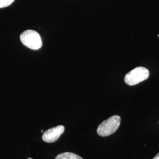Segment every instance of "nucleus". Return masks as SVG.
Wrapping results in <instances>:
<instances>
[{"label": "nucleus", "mask_w": 159, "mask_h": 159, "mask_svg": "<svg viewBox=\"0 0 159 159\" xmlns=\"http://www.w3.org/2000/svg\"><path fill=\"white\" fill-rule=\"evenodd\" d=\"M31 159V158H29V159Z\"/></svg>", "instance_id": "obj_9"}, {"label": "nucleus", "mask_w": 159, "mask_h": 159, "mask_svg": "<svg viewBox=\"0 0 159 159\" xmlns=\"http://www.w3.org/2000/svg\"><path fill=\"white\" fill-rule=\"evenodd\" d=\"M20 40L23 44L31 50H39L42 46L40 34L32 30H27L20 35Z\"/></svg>", "instance_id": "obj_2"}, {"label": "nucleus", "mask_w": 159, "mask_h": 159, "mask_svg": "<svg viewBox=\"0 0 159 159\" xmlns=\"http://www.w3.org/2000/svg\"><path fill=\"white\" fill-rule=\"evenodd\" d=\"M41 133H43V132H44V130H42L41 131Z\"/></svg>", "instance_id": "obj_8"}, {"label": "nucleus", "mask_w": 159, "mask_h": 159, "mask_svg": "<svg viewBox=\"0 0 159 159\" xmlns=\"http://www.w3.org/2000/svg\"><path fill=\"white\" fill-rule=\"evenodd\" d=\"M153 159H159V153L157 154Z\"/></svg>", "instance_id": "obj_7"}, {"label": "nucleus", "mask_w": 159, "mask_h": 159, "mask_svg": "<svg viewBox=\"0 0 159 159\" xmlns=\"http://www.w3.org/2000/svg\"><path fill=\"white\" fill-rule=\"evenodd\" d=\"M158 37H159V35H158Z\"/></svg>", "instance_id": "obj_10"}, {"label": "nucleus", "mask_w": 159, "mask_h": 159, "mask_svg": "<svg viewBox=\"0 0 159 159\" xmlns=\"http://www.w3.org/2000/svg\"><path fill=\"white\" fill-rule=\"evenodd\" d=\"M121 123V118L119 116L114 115L98 125L97 132L100 136H108L117 131Z\"/></svg>", "instance_id": "obj_1"}, {"label": "nucleus", "mask_w": 159, "mask_h": 159, "mask_svg": "<svg viewBox=\"0 0 159 159\" xmlns=\"http://www.w3.org/2000/svg\"><path fill=\"white\" fill-rule=\"evenodd\" d=\"M64 130L65 128L63 125H58L52 127L44 132L42 139L45 142H55L63 134Z\"/></svg>", "instance_id": "obj_4"}, {"label": "nucleus", "mask_w": 159, "mask_h": 159, "mask_svg": "<svg viewBox=\"0 0 159 159\" xmlns=\"http://www.w3.org/2000/svg\"><path fill=\"white\" fill-rule=\"evenodd\" d=\"M14 0H0V8H4L10 6Z\"/></svg>", "instance_id": "obj_6"}, {"label": "nucleus", "mask_w": 159, "mask_h": 159, "mask_svg": "<svg viewBox=\"0 0 159 159\" xmlns=\"http://www.w3.org/2000/svg\"><path fill=\"white\" fill-rule=\"evenodd\" d=\"M55 159H83L81 157L76 154L66 152L60 154L56 156Z\"/></svg>", "instance_id": "obj_5"}, {"label": "nucleus", "mask_w": 159, "mask_h": 159, "mask_svg": "<svg viewBox=\"0 0 159 159\" xmlns=\"http://www.w3.org/2000/svg\"><path fill=\"white\" fill-rule=\"evenodd\" d=\"M149 75L150 72L147 68L139 67L125 75V81L128 85H135L148 79Z\"/></svg>", "instance_id": "obj_3"}]
</instances>
